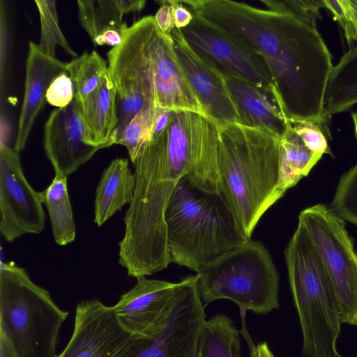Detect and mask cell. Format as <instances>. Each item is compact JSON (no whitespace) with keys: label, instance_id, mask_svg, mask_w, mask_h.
Returning a JSON list of instances; mask_svg holds the SVG:
<instances>
[{"label":"cell","instance_id":"30","mask_svg":"<svg viewBox=\"0 0 357 357\" xmlns=\"http://www.w3.org/2000/svg\"><path fill=\"white\" fill-rule=\"evenodd\" d=\"M268 10L291 15L306 24L316 27L321 18L319 10L324 8L322 0H261Z\"/></svg>","mask_w":357,"mask_h":357},{"label":"cell","instance_id":"21","mask_svg":"<svg viewBox=\"0 0 357 357\" xmlns=\"http://www.w3.org/2000/svg\"><path fill=\"white\" fill-rule=\"evenodd\" d=\"M78 18L91 41L106 31H124L128 26L123 16L139 12L145 6L144 0H78Z\"/></svg>","mask_w":357,"mask_h":357},{"label":"cell","instance_id":"23","mask_svg":"<svg viewBox=\"0 0 357 357\" xmlns=\"http://www.w3.org/2000/svg\"><path fill=\"white\" fill-rule=\"evenodd\" d=\"M357 103V50L354 46L341 57L329 76L324 99L323 119L343 112Z\"/></svg>","mask_w":357,"mask_h":357},{"label":"cell","instance_id":"17","mask_svg":"<svg viewBox=\"0 0 357 357\" xmlns=\"http://www.w3.org/2000/svg\"><path fill=\"white\" fill-rule=\"evenodd\" d=\"M68 73L66 63L50 57L32 41L29 43L23 102L13 148L23 150L35 119L47 102V90L59 75Z\"/></svg>","mask_w":357,"mask_h":357},{"label":"cell","instance_id":"3","mask_svg":"<svg viewBox=\"0 0 357 357\" xmlns=\"http://www.w3.org/2000/svg\"><path fill=\"white\" fill-rule=\"evenodd\" d=\"M132 164L135 190L124 217L119 261L128 276L137 278L171 263L165 213L178 181L170 172L162 144L155 134Z\"/></svg>","mask_w":357,"mask_h":357},{"label":"cell","instance_id":"11","mask_svg":"<svg viewBox=\"0 0 357 357\" xmlns=\"http://www.w3.org/2000/svg\"><path fill=\"white\" fill-rule=\"evenodd\" d=\"M43 204L24 174L19 152L0 144V231L7 242L43 230Z\"/></svg>","mask_w":357,"mask_h":357},{"label":"cell","instance_id":"29","mask_svg":"<svg viewBox=\"0 0 357 357\" xmlns=\"http://www.w3.org/2000/svg\"><path fill=\"white\" fill-rule=\"evenodd\" d=\"M329 208L357 226V163L341 176Z\"/></svg>","mask_w":357,"mask_h":357},{"label":"cell","instance_id":"24","mask_svg":"<svg viewBox=\"0 0 357 357\" xmlns=\"http://www.w3.org/2000/svg\"><path fill=\"white\" fill-rule=\"evenodd\" d=\"M67 176L55 173L50 185L40 192L45 205L52 228L55 242L59 245L72 243L76 236V228L69 199Z\"/></svg>","mask_w":357,"mask_h":357},{"label":"cell","instance_id":"27","mask_svg":"<svg viewBox=\"0 0 357 357\" xmlns=\"http://www.w3.org/2000/svg\"><path fill=\"white\" fill-rule=\"evenodd\" d=\"M162 109L150 102L130 121L115 144L124 146L133 163L149 140L158 116Z\"/></svg>","mask_w":357,"mask_h":357},{"label":"cell","instance_id":"20","mask_svg":"<svg viewBox=\"0 0 357 357\" xmlns=\"http://www.w3.org/2000/svg\"><path fill=\"white\" fill-rule=\"evenodd\" d=\"M135 190V176L128 160H114L104 170L96 189L94 222L100 227L123 206L130 204Z\"/></svg>","mask_w":357,"mask_h":357},{"label":"cell","instance_id":"4","mask_svg":"<svg viewBox=\"0 0 357 357\" xmlns=\"http://www.w3.org/2000/svg\"><path fill=\"white\" fill-rule=\"evenodd\" d=\"M107 56L116 91L119 119L110 138L112 146L142 108L174 89L181 68L172 40L158 29L152 15L128 26L121 43L112 47Z\"/></svg>","mask_w":357,"mask_h":357},{"label":"cell","instance_id":"6","mask_svg":"<svg viewBox=\"0 0 357 357\" xmlns=\"http://www.w3.org/2000/svg\"><path fill=\"white\" fill-rule=\"evenodd\" d=\"M284 255L303 334V356L344 357L336 347L342 323L338 301L321 258L300 223Z\"/></svg>","mask_w":357,"mask_h":357},{"label":"cell","instance_id":"38","mask_svg":"<svg viewBox=\"0 0 357 357\" xmlns=\"http://www.w3.org/2000/svg\"><path fill=\"white\" fill-rule=\"evenodd\" d=\"M250 357H275L266 342L259 343L250 347Z\"/></svg>","mask_w":357,"mask_h":357},{"label":"cell","instance_id":"25","mask_svg":"<svg viewBox=\"0 0 357 357\" xmlns=\"http://www.w3.org/2000/svg\"><path fill=\"white\" fill-rule=\"evenodd\" d=\"M239 333L227 316L206 320L199 339L197 357H241Z\"/></svg>","mask_w":357,"mask_h":357},{"label":"cell","instance_id":"12","mask_svg":"<svg viewBox=\"0 0 357 357\" xmlns=\"http://www.w3.org/2000/svg\"><path fill=\"white\" fill-rule=\"evenodd\" d=\"M181 31L195 52L220 70L261 89L283 108L276 82L261 56L239 42L193 22Z\"/></svg>","mask_w":357,"mask_h":357},{"label":"cell","instance_id":"10","mask_svg":"<svg viewBox=\"0 0 357 357\" xmlns=\"http://www.w3.org/2000/svg\"><path fill=\"white\" fill-rule=\"evenodd\" d=\"M197 275L179 282L174 307L161 330L151 337L132 335L111 357H197L206 322Z\"/></svg>","mask_w":357,"mask_h":357},{"label":"cell","instance_id":"32","mask_svg":"<svg viewBox=\"0 0 357 357\" xmlns=\"http://www.w3.org/2000/svg\"><path fill=\"white\" fill-rule=\"evenodd\" d=\"M75 89L68 73L55 78L50 84L46 95L47 102L56 108L69 105L74 100Z\"/></svg>","mask_w":357,"mask_h":357},{"label":"cell","instance_id":"9","mask_svg":"<svg viewBox=\"0 0 357 357\" xmlns=\"http://www.w3.org/2000/svg\"><path fill=\"white\" fill-rule=\"evenodd\" d=\"M317 250L335 291L342 323L357 326V253L345 222L317 204L298 215Z\"/></svg>","mask_w":357,"mask_h":357},{"label":"cell","instance_id":"28","mask_svg":"<svg viewBox=\"0 0 357 357\" xmlns=\"http://www.w3.org/2000/svg\"><path fill=\"white\" fill-rule=\"evenodd\" d=\"M40 20V39L38 45L45 54L56 58L55 50L57 46L70 56L76 58L77 53L70 47L63 36L59 24L56 1L54 0H36Z\"/></svg>","mask_w":357,"mask_h":357},{"label":"cell","instance_id":"5","mask_svg":"<svg viewBox=\"0 0 357 357\" xmlns=\"http://www.w3.org/2000/svg\"><path fill=\"white\" fill-rule=\"evenodd\" d=\"M165 220L171 263L196 273L249 240L222 195L201 190L186 175L170 196Z\"/></svg>","mask_w":357,"mask_h":357},{"label":"cell","instance_id":"14","mask_svg":"<svg viewBox=\"0 0 357 357\" xmlns=\"http://www.w3.org/2000/svg\"><path fill=\"white\" fill-rule=\"evenodd\" d=\"M171 36L183 72L207 117L220 126L238 123V116L221 70L198 54L174 28Z\"/></svg>","mask_w":357,"mask_h":357},{"label":"cell","instance_id":"2","mask_svg":"<svg viewBox=\"0 0 357 357\" xmlns=\"http://www.w3.org/2000/svg\"><path fill=\"white\" fill-rule=\"evenodd\" d=\"M280 137L261 128L220 126V193L248 238L264 213L284 195L278 190Z\"/></svg>","mask_w":357,"mask_h":357},{"label":"cell","instance_id":"7","mask_svg":"<svg viewBox=\"0 0 357 357\" xmlns=\"http://www.w3.org/2000/svg\"><path fill=\"white\" fill-rule=\"evenodd\" d=\"M68 312L14 262L0 267V330L17 357H58L59 333Z\"/></svg>","mask_w":357,"mask_h":357},{"label":"cell","instance_id":"37","mask_svg":"<svg viewBox=\"0 0 357 357\" xmlns=\"http://www.w3.org/2000/svg\"><path fill=\"white\" fill-rule=\"evenodd\" d=\"M0 357H17L6 333L0 330Z\"/></svg>","mask_w":357,"mask_h":357},{"label":"cell","instance_id":"35","mask_svg":"<svg viewBox=\"0 0 357 357\" xmlns=\"http://www.w3.org/2000/svg\"><path fill=\"white\" fill-rule=\"evenodd\" d=\"M171 3L175 28L181 29L189 26L193 21L192 12L181 1L171 0Z\"/></svg>","mask_w":357,"mask_h":357},{"label":"cell","instance_id":"40","mask_svg":"<svg viewBox=\"0 0 357 357\" xmlns=\"http://www.w3.org/2000/svg\"><path fill=\"white\" fill-rule=\"evenodd\" d=\"M351 116H354V117H356V118H357V112H354V113H352V114H351Z\"/></svg>","mask_w":357,"mask_h":357},{"label":"cell","instance_id":"22","mask_svg":"<svg viewBox=\"0 0 357 357\" xmlns=\"http://www.w3.org/2000/svg\"><path fill=\"white\" fill-rule=\"evenodd\" d=\"M321 157L305 145L288 120L279 143L278 191L284 195L308 175Z\"/></svg>","mask_w":357,"mask_h":357},{"label":"cell","instance_id":"19","mask_svg":"<svg viewBox=\"0 0 357 357\" xmlns=\"http://www.w3.org/2000/svg\"><path fill=\"white\" fill-rule=\"evenodd\" d=\"M77 102L86 133V143L102 149L111 146L110 138L119 119L116 91L109 75L93 92Z\"/></svg>","mask_w":357,"mask_h":357},{"label":"cell","instance_id":"36","mask_svg":"<svg viewBox=\"0 0 357 357\" xmlns=\"http://www.w3.org/2000/svg\"><path fill=\"white\" fill-rule=\"evenodd\" d=\"M354 30V47L357 50V0H340Z\"/></svg>","mask_w":357,"mask_h":357},{"label":"cell","instance_id":"16","mask_svg":"<svg viewBox=\"0 0 357 357\" xmlns=\"http://www.w3.org/2000/svg\"><path fill=\"white\" fill-rule=\"evenodd\" d=\"M43 146L55 173L75 172L102 147L86 143V133L75 97L68 106L56 108L44 126Z\"/></svg>","mask_w":357,"mask_h":357},{"label":"cell","instance_id":"1","mask_svg":"<svg viewBox=\"0 0 357 357\" xmlns=\"http://www.w3.org/2000/svg\"><path fill=\"white\" fill-rule=\"evenodd\" d=\"M193 22L228 36L261 56L281 97L301 105L325 87L332 55L316 27L283 13L230 0L181 1Z\"/></svg>","mask_w":357,"mask_h":357},{"label":"cell","instance_id":"15","mask_svg":"<svg viewBox=\"0 0 357 357\" xmlns=\"http://www.w3.org/2000/svg\"><path fill=\"white\" fill-rule=\"evenodd\" d=\"M130 336L112 307L95 298L82 300L76 307L71 338L58 357H111Z\"/></svg>","mask_w":357,"mask_h":357},{"label":"cell","instance_id":"31","mask_svg":"<svg viewBox=\"0 0 357 357\" xmlns=\"http://www.w3.org/2000/svg\"><path fill=\"white\" fill-rule=\"evenodd\" d=\"M291 123L294 132L310 151L322 155H332L328 143L331 135L326 124L310 121Z\"/></svg>","mask_w":357,"mask_h":357},{"label":"cell","instance_id":"8","mask_svg":"<svg viewBox=\"0 0 357 357\" xmlns=\"http://www.w3.org/2000/svg\"><path fill=\"white\" fill-rule=\"evenodd\" d=\"M204 306L221 299L236 303L241 312L266 314L279 307V274L262 243L246 241L197 272Z\"/></svg>","mask_w":357,"mask_h":357},{"label":"cell","instance_id":"39","mask_svg":"<svg viewBox=\"0 0 357 357\" xmlns=\"http://www.w3.org/2000/svg\"><path fill=\"white\" fill-rule=\"evenodd\" d=\"M353 121H354V133L355 137L357 140V118L352 116Z\"/></svg>","mask_w":357,"mask_h":357},{"label":"cell","instance_id":"26","mask_svg":"<svg viewBox=\"0 0 357 357\" xmlns=\"http://www.w3.org/2000/svg\"><path fill=\"white\" fill-rule=\"evenodd\" d=\"M66 70L80 102L93 92L109 74L107 62L97 52H85L66 63Z\"/></svg>","mask_w":357,"mask_h":357},{"label":"cell","instance_id":"34","mask_svg":"<svg viewBox=\"0 0 357 357\" xmlns=\"http://www.w3.org/2000/svg\"><path fill=\"white\" fill-rule=\"evenodd\" d=\"M160 3L161 5L154 15V20L158 29L170 36L175 28L172 4L171 0L162 1Z\"/></svg>","mask_w":357,"mask_h":357},{"label":"cell","instance_id":"18","mask_svg":"<svg viewBox=\"0 0 357 357\" xmlns=\"http://www.w3.org/2000/svg\"><path fill=\"white\" fill-rule=\"evenodd\" d=\"M221 72L238 114V123L266 130L280 138L288 119L277 101L251 83Z\"/></svg>","mask_w":357,"mask_h":357},{"label":"cell","instance_id":"13","mask_svg":"<svg viewBox=\"0 0 357 357\" xmlns=\"http://www.w3.org/2000/svg\"><path fill=\"white\" fill-rule=\"evenodd\" d=\"M135 286L112 306L119 325L136 337H151L166 323L175 304L179 282L139 277Z\"/></svg>","mask_w":357,"mask_h":357},{"label":"cell","instance_id":"33","mask_svg":"<svg viewBox=\"0 0 357 357\" xmlns=\"http://www.w3.org/2000/svg\"><path fill=\"white\" fill-rule=\"evenodd\" d=\"M322 2L324 8L331 12L334 20L342 26L349 47L354 46L353 27L340 0H322Z\"/></svg>","mask_w":357,"mask_h":357}]
</instances>
